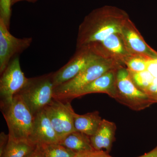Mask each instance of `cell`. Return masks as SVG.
Listing matches in <instances>:
<instances>
[{"instance_id":"obj_2","label":"cell","mask_w":157,"mask_h":157,"mask_svg":"<svg viewBox=\"0 0 157 157\" xmlns=\"http://www.w3.org/2000/svg\"><path fill=\"white\" fill-rule=\"evenodd\" d=\"M1 109L9 129V139L29 140L35 116L20 95H15L10 103L1 104Z\"/></svg>"},{"instance_id":"obj_23","label":"cell","mask_w":157,"mask_h":157,"mask_svg":"<svg viewBox=\"0 0 157 157\" xmlns=\"http://www.w3.org/2000/svg\"><path fill=\"white\" fill-rule=\"evenodd\" d=\"M155 103H157V78H155L151 84L144 91Z\"/></svg>"},{"instance_id":"obj_27","label":"cell","mask_w":157,"mask_h":157,"mask_svg":"<svg viewBox=\"0 0 157 157\" xmlns=\"http://www.w3.org/2000/svg\"><path fill=\"white\" fill-rule=\"evenodd\" d=\"M137 157H157V145L151 151Z\"/></svg>"},{"instance_id":"obj_13","label":"cell","mask_w":157,"mask_h":157,"mask_svg":"<svg viewBox=\"0 0 157 157\" xmlns=\"http://www.w3.org/2000/svg\"><path fill=\"white\" fill-rule=\"evenodd\" d=\"M97 43L107 56L124 65L125 62L131 56L121 33L113 34L102 42Z\"/></svg>"},{"instance_id":"obj_5","label":"cell","mask_w":157,"mask_h":157,"mask_svg":"<svg viewBox=\"0 0 157 157\" xmlns=\"http://www.w3.org/2000/svg\"><path fill=\"white\" fill-rule=\"evenodd\" d=\"M113 99L135 111L143 110L155 104L145 93L137 87L132 80L128 70L124 66L118 69L116 93Z\"/></svg>"},{"instance_id":"obj_6","label":"cell","mask_w":157,"mask_h":157,"mask_svg":"<svg viewBox=\"0 0 157 157\" xmlns=\"http://www.w3.org/2000/svg\"><path fill=\"white\" fill-rule=\"evenodd\" d=\"M101 57L108 58L94 44L83 45L76 48V52L69 62L59 70L53 73L55 87L74 78Z\"/></svg>"},{"instance_id":"obj_15","label":"cell","mask_w":157,"mask_h":157,"mask_svg":"<svg viewBox=\"0 0 157 157\" xmlns=\"http://www.w3.org/2000/svg\"><path fill=\"white\" fill-rule=\"evenodd\" d=\"M74 128L91 137L95 134L102 119L98 111L80 115L72 110Z\"/></svg>"},{"instance_id":"obj_21","label":"cell","mask_w":157,"mask_h":157,"mask_svg":"<svg viewBox=\"0 0 157 157\" xmlns=\"http://www.w3.org/2000/svg\"><path fill=\"white\" fill-rule=\"evenodd\" d=\"M11 0H0V18L9 29L11 15Z\"/></svg>"},{"instance_id":"obj_28","label":"cell","mask_w":157,"mask_h":157,"mask_svg":"<svg viewBox=\"0 0 157 157\" xmlns=\"http://www.w3.org/2000/svg\"><path fill=\"white\" fill-rule=\"evenodd\" d=\"M38 0H11V5H12V6H13L16 3L21 2V1H27V2H30L35 3Z\"/></svg>"},{"instance_id":"obj_8","label":"cell","mask_w":157,"mask_h":157,"mask_svg":"<svg viewBox=\"0 0 157 157\" xmlns=\"http://www.w3.org/2000/svg\"><path fill=\"white\" fill-rule=\"evenodd\" d=\"M44 109L59 141L68 134L76 131L73 123V107L70 102H63L53 98Z\"/></svg>"},{"instance_id":"obj_14","label":"cell","mask_w":157,"mask_h":157,"mask_svg":"<svg viewBox=\"0 0 157 157\" xmlns=\"http://www.w3.org/2000/svg\"><path fill=\"white\" fill-rule=\"evenodd\" d=\"M116 125L114 123L102 119L95 134L90 137L94 149L109 153L115 140Z\"/></svg>"},{"instance_id":"obj_24","label":"cell","mask_w":157,"mask_h":157,"mask_svg":"<svg viewBox=\"0 0 157 157\" xmlns=\"http://www.w3.org/2000/svg\"><path fill=\"white\" fill-rule=\"evenodd\" d=\"M147 70L155 78H157V58L151 59L149 60Z\"/></svg>"},{"instance_id":"obj_26","label":"cell","mask_w":157,"mask_h":157,"mask_svg":"<svg viewBox=\"0 0 157 157\" xmlns=\"http://www.w3.org/2000/svg\"><path fill=\"white\" fill-rule=\"evenodd\" d=\"M26 157H43L39 145H37L35 150Z\"/></svg>"},{"instance_id":"obj_7","label":"cell","mask_w":157,"mask_h":157,"mask_svg":"<svg viewBox=\"0 0 157 157\" xmlns=\"http://www.w3.org/2000/svg\"><path fill=\"white\" fill-rule=\"evenodd\" d=\"M26 78L21 70L19 57H14L1 74L0 79L1 104H8L26 84Z\"/></svg>"},{"instance_id":"obj_1","label":"cell","mask_w":157,"mask_h":157,"mask_svg":"<svg viewBox=\"0 0 157 157\" xmlns=\"http://www.w3.org/2000/svg\"><path fill=\"white\" fill-rule=\"evenodd\" d=\"M130 18L124 10L115 6H105L94 9L79 26L76 48L100 43L113 34L121 33Z\"/></svg>"},{"instance_id":"obj_12","label":"cell","mask_w":157,"mask_h":157,"mask_svg":"<svg viewBox=\"0 0 157 157\" xmlns=\"http://www.w3.org/2000/svg\"><path fill=\"white\" fill-rule=\"evenodd\" d=\"M29 141L35 145L59 143V140L56 132L44 109L35 115L33 127Z\"/></svg>"},{"instance_id":"obj_4","label":"cell","mask_w":157,"mask_h":157,"mask_svg":"<svg viewBox=\"0 0 157 157\" xmlns=\"http://www.w3.org/2000/svg\"><path fill=\"white\" fill-rule=\"evenodd\" d=\"M53 73L29 78L26 84L17 93L22 97L34 116L53 99Z\"/></svg>"},{"instance_id":"obj_22","label":"cell","mask_w":157,"mask_h":157,"mask_svg":"<svg viewBox=\"0 0 157 157\" xmlns=\"http://www.w3.org/2000/svg\"><path fill=\"white\" fill-rule=\"evenodd\" d=\"M75 157H113L109 153L104 151H98L94 149L76 153Z\"/></svg>"},{"instance_id":"obj_3","label":"cell","mask_w":157,"mask_h":157,"mask_svg":"<svg viewBox=\"0 0 157 157\" xmlns=\"http://www.w3.org/2000/svg\"><path fill=\"white\" fill-rule=\"evenodd\" d=\"M122 66H125L113 59L99 58L75 77L55 87L53 98L64 102L69 96L104 73Z\"/></svg>"},{"instance_id":"obj_25","label":"cell","mask_w":157,"mask_h":157,"mask_svg":"<svg viewBox=\"0 0 157 157\" xmlns=\"http://www.w3.org/2000/svg\"><path fill=\"white\" fill-rule=\"evenodd\" d=\"M9 140V135L2 132L0 134V156L5 151Z\"/></svg>"},{"instance_id":"obj_9","label":"cell","mask_w":157,"mask_h":157,"mask_svg":"<svg viewBox=\"0 0 157 157\" xmlns=\"http://www.w3.org/2000/svg\"><path fill=\"white\" fill-rule=\"evenodd\" d=\"M0 18V74L3 73L11 60L30 46L33 38H17L10 33Z\"/></svg>"},{"instance_id":"obj_20","label":"cell","mask_w":157,"mask_h":157,"mask_svg":"<svg viewBox=\"0 0 157 157\" xmlns=\"http://www.w3.org/2000/svg\"><path fill=\"white\" fill-rule=\"evenodd\" d=\"M129 72L134 83L143 92L151 84L155 78L147 70L140 72Z\"/></svg>"},{"instance_id":"obj_18","label":"cell","mask_w":157,"mask_h":157,"mask_svg":"<svg viewBox=\"0 0 157 157\" xmlns=\"http://www.w3.org/2000/svg\"><path fill=\"white\" fill-rule=\"evenodd\" d=\"M43 157H75L76 153L59 143L38 144Z\"/></svg>"},{"instance_id":"obj_19","label":"cell","mask_w":157,"mask_h":157,"mask_svg":"<svg viewBox=\"0 0 157 157\" xmlns=\"http://www.w3.org/2000/svg\"><path fill=\"white\" fill-rule=\"evenodd\" d=\"M150 59L142 56L133 55L127 59L124 65L131 72H143L147 70V63Z\"/></svg>"},{"instance_id":"obj_10","label":"cell","mask_w":157,"mask_h":157,"mask_svg":"<svg viewBox=\"0 0 157 157\" xmlns=\"http://www.w3.org/2000/svg\"><path fill=\"white\" fill-rule=\"evenodd\" d=\"M121 33L132 55L142 56L151 59L157 58V52L146 43L130 18L124 25Z\"/></svg>"},{"instance_id":"obj_11","label":"cell","mask_w":157,"mask_h":157,"mask_svg":"<svg viewBox=\"0 0 157 157\" xmlns=\"http://www.w3.org/2000/svg\"><path fill=\"white\" fill-rule=\"evenodd\" d=\"M118 68L113 69L104 73L95 80L69 96L63 102H70L74 98L94 93H104L111 98H114L116 93L117 73Z\"/></svg>"},{"instance_id":"obj_17","label":"cell","mask_w":157,"mask_h":157,"mask_svg":"<svg viewBox=\"0 0 157 157\" xmlns=\"http://www.w3.org/2000/svg\"><path fill=\"white\" fill-rule=\"evenodd\" d=\"M36 146L29 140H14L9 138L7 146L0 157H26Z\"/></svg>"},{"instance_id":"obj_16","label":"cell","mask_w":157,"mask_h":157,"mask_svg":"<svg viewBox=\"0 0 157 157\" xmlns=\"http://www.w3.org/2000/svg\"><path fill=\"white\" fill-rule=\"evenodd\" d=\"M59 144L76 153L94 149L90 136L77 131L68 134Z\"/></svg>"}]
</instances>
